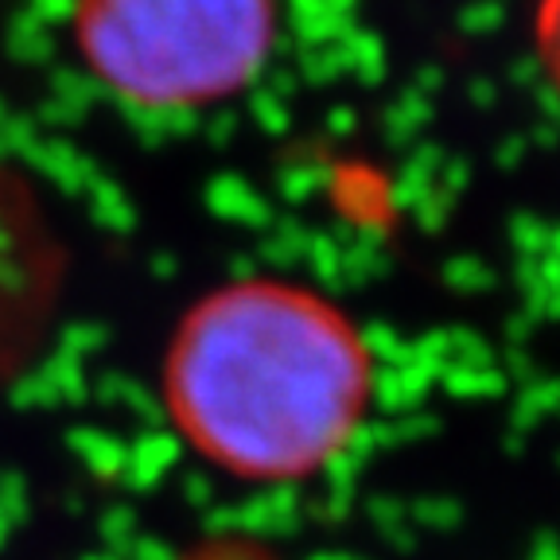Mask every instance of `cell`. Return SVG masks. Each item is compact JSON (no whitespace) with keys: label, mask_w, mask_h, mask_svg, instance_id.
Returning <instances> with one entry per match:
<instances>
[{"label":"cell","mask_w":560,"mask_h":560,"mask_svg":"<svg viewBox=\"0 0 560 560\" xmlns=\"http://www.w3.org/2000/svg\"><path fill=\"white\" fill-rule=\"evenodd\" d=\"M377 362L362 327L312 284L242 277L167 339L160 397L175 436L242 482H304L366 429Z\"/></svg>","instance_id":"6da1fadb"},{"label":"cell","mask_w":560,"mask_h":560,"mask_svg":"<svg viewBox=\"0 0 560 560\" xmlns=\"http://www.w3.org/2000/svg\"><path fill=\"white\" fill-rule=\"evenodd\" d=\"M82 67L132 109L184 114L245 94L280 35L277 0H74Z\"/></svg>","instance_id":"7a4b0ae2"},{"label":"cell","mask_w":560,"mask_h":560,"mask_svg":"<svg viewBox=\"0 0 560 560\" xmlns=\"http://www.w3.org/2000/svg\"><path fill=\"white\" fill-rule=\"evenodd\" d=\"M534 51L560 94V0H537L534 12Z\"/></svg>","instance_id":"3957f363"}]
</instances>
